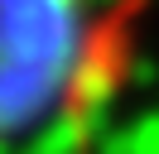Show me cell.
<instances>
[{"mask_svg": "<svg viewBox=\"0 0 159 154\" xmlns=\"http://www.w3.org/2000/svg\"><path fill=\"white\" fill-rule=\"evenodd\" d=\"M125 24L97 0H0V154H39L106 106Z\"/></svg>", "mask_w": 159, "mask_h": 154, "instance_id": "cell-1", "label": "cell"}]
</instances>
